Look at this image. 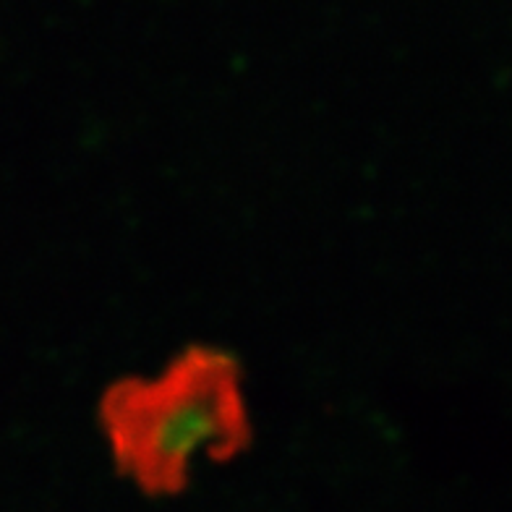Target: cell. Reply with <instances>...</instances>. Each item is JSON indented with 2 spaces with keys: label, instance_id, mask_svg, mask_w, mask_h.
Masks as SVG:
<instances>
[{
  "label": "cell",
  "instance_id": "obj_1",
  "mask_svg": "<svg viewBox=\"0 0 512 512\" xmlns=\"http://www.w3.org/2000/svg\"><path fill=\"white\" fill-rule=\"evenodd\" d=\"M233 442L236 416L228 400L209 387L149 400L115 432L121 463L155 492L176 489L196 458H217Z\"/></svg>",
  "mask_w": 512,
  "mask_h": 512
}]
</instances>
